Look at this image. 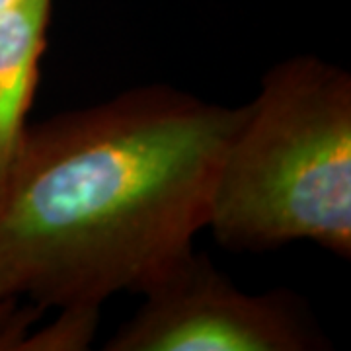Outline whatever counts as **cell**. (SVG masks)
<instances>
[{"instance_id": "1", "label": "cell", "mask_w": 351, "mask_h": 351, "mask_svg": "<svg viewBox=\"0 0 351 351\" xmlns=\"http://www.w3.org/2000/svg\"><path fill=\"white\" fill-rule=\"evenodd\" d=\"M240 112L149 84L25 125L0 178V301L143 293L207 228Z\"/></svg>"}, {"instance_id": "7", "label": "cell", "mask_w": 351, "mask_h": 351, "mask_svg": "<svg viewBox=\"0 0 351 351\" xmlns=\"http://www.w3.org/2000/svg\"><path fill=\"white\" fill-rule=\"evenodd\" d=\"M22 2H25V0H0V12H6V10H10V8H16V6H20Z\"/></svg>"}, {"instance_id": "3", "label": "cell", "mask_w": 351, "mask_h": 351, "mask_svg": "<svg viewBox=\"0 0 351 351\" xmlns=\"http://www.w3.org/2000/svg\"><path fill=\"white\" fill-rule=\"evenodd\" d=\"M135 316L108 339V351H313L322 330L295 295H250L191 250L141 293Z\"/></svg>"}, {"instance_id": "2", "label": "cell", "mask_w": 351, "mask_h": 351, "mask_svg": "<svg viewBox=\"0 0 351 351\" xmlns=\"http://www.w3.org/2000/svg\"><path fill=\"white\" fill-rule=\"evenodd\" d=\"M207 228L230 252L314 242L351 256V75L314 55L274 64L242 106Z\"/></svg>"}, {"instance_id": "6", "label": "cell", "mask_w": 351, "mask_h": 351, "mask_svg": "<svg viewBox=\"0 0 351 351\" xmlns=\"http://www.w3.org/2000/svg\"><path fill=\"white\" fill-rule=\"evenodd\" d=\"M41 314L43 311L29 302L0 301V351H18Z\"/></svg>"}, {"instance_id": "5", "label": "cell", "mask_w": 351, "mask_h": 351, "mask_svg": "<svg viewBox=\"0 0 351 351\" xmlns=\"http://www.w3.org/2000/svg\"><path fill=\"white\" fill-rule=\"evenodd\" d=\"M47 326L29 330L18 351H78L92 343L100 308L98 306H64Z\"/></svg>"}, {"instance_id": "4", "label": "cell", "mask_w": 351, "mask_h": 351, "mask_svg": "<svg viewBox=\"0 0 351 351\" xmlns=\"http://www.w3.org/2000/svg\"><path fill=\"white\" fill-rule=\"evenodd\" d=\"M51 10L53 0H25L0 12V178L27 125Z\"/></svg>"}]
</instances>
